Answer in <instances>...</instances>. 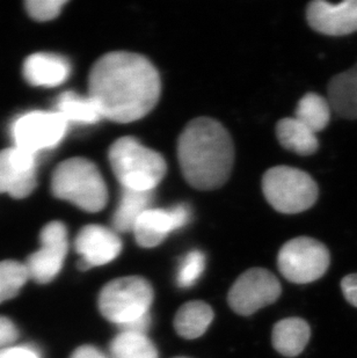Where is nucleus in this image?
Wrapping results in <instances>:
<instances>
[{"label": "nucleus", "instance_id": "f257e3e1", "mask_svg": "<svg viewBox=\"0 0 357 358\" xmlns=\"http://www.w3.org/2000/svg\"><path fill=\"white\" fill-rule=\"evenodd\" d=\"M88 90L102 117L130 123L148 115L158 103L162 85L158 71L142 55L114 51L93 65Z\"/></svg>", "mask_w": 357, "mask_h": 358}, {"label": "nucleus", "instance_id": "f03ea898", "mask_svg": "<svg viewBox=\"0 0 357 358\" xmlns=\"http://www.w3.org/2000/svg\"><path fill=\"white\" fill-rule=\"evenodd\" d=\"M178 157L182 174L190 186L200 190L216 189L227 181L232 171V139L216 120H192L178 138Z\"/></svg>", "mask_w": 357, "mask_h": 358}, {"label": "nucleus", "instance_id": "7ed1b4c3", "mask_svg": "<svg viewBox=\"0 0 357 358\" xmlns=\"http://www.w3.org/2000/svg\"><path fill=\"white\" fill-rule=\"evenodd\" d=\"M111 169L122 188L153 192L166 174L162 155L143 145L134 137H122L109 149Z\"/></svg>", "mask_w": 357, "mask_h": 358}, {"label": "nucleus", "instance_id": "20e7f679", "mask_svg": "<svg viewBox=\"0 0 357 358\" xmlns=\"http://www.w3.org/2000/svg\"><path fill=\"white\" fill-rule=\"evenodd\" d=\"M51 190L57 199L88 213H98L108 201L107 186L98 167L85 158H71L55 169Z\"/></svg>", "mask_w": 357, "mask_h": 358}, {"label": "nucleus", "instance_id": "39448f33", "mask_svg": "<svg viewBox=\"0 0 357 358\" xmlns=\"http://www.w3.org/2000/svg\"><path fill=\"white\" fill-rule=\"evenodd\" d=\"M262 190L274 209L300 213L310 209L318 199L317 183L311 176L289 166H276L263 176Z\"/></svg>", "mask_w": 357, "mask_h": 358}, {"label": "nucleus", "instance_id": "423d86ee", "mask_svg": "<svg viewBox=\"0 0 357 358\" xmlns=\"http://www.w3.org/2000/svg\"><path fill=\"white\" fill-rule=\"evenodd\" d=\"M153 287L141 276H128L111 280L99 294V310L113 324H127L150 312Z\"/></svg>", "mask_w": 357, "mask_h": 358}, {"label": "nucleus", "instance_id": "0eeeda50", "mask_svg": "<svg viewBox=\"0 0 357 358\" xmlns=\"http://www.w3.org/2000/svg\"><path fill=\"white\" fill-rule=\"evenodd\" d=\"M330 264V250L319 240L298 237L284 243L277 257V266L284 278L295 284H309L326 274Z\"/></svg>", "mask_w": 357, "mask_h": 358}, {"label": "nucleus", "instance_id": "6e6552de", "mask_svg": "<svg viewBox=\"0 0 357 358\" xmlns=\"http://www.w3.org/2000/svg\"><path fill=\"white\" fill-rule=\"evenodd\" d=\"M68 127V122L55 110H33L14 120L10 135L15 148L37 157L56 148L66 135Z\"/></svg>", "mask_w": 357, "mask_h": 358}, {"label": "nucleus", "instance_id": "1a4fd4ad", "mask_svg": "<svg viewBox=\"0 0 357 358\" xmlns=\"http://www.w3.org/2000/svg\"><path fill=\"white\" fill-rule=\"evenodd\" d=\"M282 294L280 280L265 268H252L240 275L230 289V308L240 315H251L274 304Z\"/></svg>", "mask_w": 357, "mask_h": 358}, {"label": "nucleus", "instance_id": "9d476101", "mask_svg": "<svg viewBox=\"0 0 357 358\" xmlns=\"http://www.w3.org/2000/svg\"><path fill=\"white\" fill-rule=\"evenodd\" d=\"M40 250L26 261L29 278L36 283L47 284L62 271L68 254V230L62 222H51L42 229Z\"/></svg>", "mask_w": 357, "mask_h": 358}, {"label": "nucleus", "instance_id": "9b49d317", "mask_svg": "<svg viewBox=\"0 0 357 358\" xmlns=\"http://www.w3.org/2000/svg\"><path fill=\"white\" fill-rule=\"evenodd\" d=\"M37 157L15 146L0 152V193L29 196L36 187Z\"/></svg>", "mask_w": 357, "mask_h": 358}, {"label": "nucleus", "instance_id": "f8f14e48", "mask_svg": "<svg viewBox=\"0 0 357 358\" xmlns=\"http://www.w3.org/2000/svg\"><path fill=\"white\" fill-rule=\"evenodd\" d=\"M190 215V209L186 204H176L169 209L150 208L134 227L136 241L145 248L158 246L171 232L187 225Z\"/></svg>", "mask_w": 357, "mask_h": 358}, {"label": "nucleus", "instance_id": "ddd939ff", "mask_svg": "<svg viewBox=\"0 0 357 358\" xmlns=\"http://www.w3.org/2000/svg\"><path fill=\"white\" fill-rule=\"evenodd\" d=\"M74 248L81 255L78 268L88 271L115 260L121 253L122 241L111 229L102 225H88L79 231L74 240Z\"/></svg>", "mask_w": 357, "mask_h": 358}, {"label": "nucleus", "instance_id": "4468645a", "mask_svg": "<svg viewBox=\"0 0 357 358\" xmlns=\"http://www.w3.org/2000/svg\"><path fill=\"white\" fill-rule=\"evenodd\" d=\"M307 22L311 28L327 36H344L357 31V0L332 3L316 0L309 3Z\"/></svg>", "mask_w": 357, "mask_h": 358}, {"label": "nucleus", "instance_id": "2eb2a0df", "mask_svg": "<svg viewBox=\"0 0 357 358\" xmlns=\"http://www.w3.org/2000/svg\"><path fill=\"white\" fill-rule=\"evenodd\" d=\"M22 71L28 84L40 87H56L69 78L71 65L61 55L37 52L28 56Z\"/></svg>", "mask_w": 357, "mask_h": 358}, {"label": "nucleus", "instance_id": "dca6fc26", "mask_svg": "<svg viewBox=\"0 0 357 358\" xmlns=\"http://www.w3.org/2000/svg\"><path fill=\"white\" fill-rule=\"evenodd\" d=\"M327 100L332 110L342 119L357 120V63L330 79Z\"/></svg>", "mask_w": 357, "mask_h": 358}, {"label": "nucleus", "instance_id": "f3484780", "mask_svg": "<svg viewBox=\"0 0 357 358\" xmlns=\"http://www.w3.org/2000/svg\"><path fill=\"white\" fill-rule=\"evenodd\" d=\"M310 338V324L304 319L291 317L282 319L274 326L272 342L281 355L296 357L307 348Z\"/></svg>", "mask_w": 357, "mask_h": 358}, {"label": "nucleus", "instance_id": "a211bd4d", "mask_svg": "<svg viewBox=\"0 0 357 358\" xmlns=\"http://www.w3.org/2000/svg\"><path fill=\"white\" fill-rule=\"evenodd\" d=\"M153 192L122 188L118 209L113 216V230L115 232H132L139 217L151 208Z\"/></svg>", "mask_w": 357, "mask_h": 358}, {"label": "nucleus", "instance_id": "6ab92c4d", "mask_svg": "<svg viewBox=\"0 0 357 358\" xmlns=\"http://www.w3.org/2000/svg\"><path fill=\"white\" fill-rule=\"evenodd\" d=\"M276 136L281 145L300 156H311L319 148L317 134L295 117L281 120L276 125Z\"/></svg>", "mask_w": 357, "mask_h": 358}, {"label": "nucleus", "instance_id": "aec40b11", "mask_svg": "<svg viewBox=\"0 0 357 358\" xmlns=\"http://www.w3.org/2000/svg\"><path fill=\"white\" fill-rule=\"evenodd\" d=\"M214 320L213 308L201 301L182 305L174 318V328L182 338L194 340L206 333Z\"/></svg>", "mask_w": 357, "mask_h": 358}, {"label": "nucleus", "instance_id": "412c9836", "mask_svg": "<svg viewBox=\"0 0 357 358\" xmlns=\"http://www.w3.org/2000/svg\"><path fill=\"white\" fill-rule=\"evenodd\" d=\"M55 112L62 115L69 124H95L102 119L97 102L90 95L80 96L74 92H64L58 96Z\"/></svg>", "mask_w": 357, "mask_h": 358}, {"label": "nucleus", "instance_id": "4be33fe9", "mask_svg": "<svg viewBox=\"0 0 357 358\" xmlns=\"http://www.w3.org/2000/svg\"><path fill=\"white\" fill-rule=\"evenodd\" d=\"M332 107L327 99L316 93H307L297 105L295 119L302 122L314 134L323 131L330 120Z\"/></svg>", "mask_w": 357, "mask_h": 358}, {"label": "nucleus", "instance_id": "5701e85b", "mask_svg": "<svg viewBox=\"0 0 357 358\" xmlns=\"http://www.w3.org/2000/svg\"><path fill=\"white\" fill-rule=\"evenodd\" d=\"M111 358H158L155 345L146 335L120 333L109 345Z\"/></svg>", "mask_w": 357, "mask_h": 358}, {"label": "nucleus", "instance_id": "b1692460", "mask_svg": "<svg viewBox=\"0 0 357 358\" xmlns=\"http://www.w3.org/2000/svg\"><path fill=\"white\" fill-rule=\"evenodd\" d=\"M29 280L27 268L18 261L0 262V304L15 297Z\"/></svg>", "mask_w": 357, "mask_h": 358}, {"label": "nucleus", "instance_id": "393cba45", "mask_svg": "<svg viewBox=\"0 0 357 358\" xmlns=\"http://www.w3.org/2000/svg\"><path fill=\"white\" fill-rule=\"evenodd\" d=\"M206 268V257L201 250H192L178 266L176 283L180 287H190L197 282Z\"/></svg>", "mask_w": 357, "mask_h": 358}, {"label": "nucleus", "instance_id": "a878e982", "mask_svg": "<svg viewBox=\"0 0 357 358\" xmlns=\"http://www.w3.org/2000/svg\"><path fill=\"white\" fill-rule=\"evenodd\" d=\"M65 0H28L26 10L37 21L52 20L61 13Z\"/></svg>", "mask_w": 357, "mask_h": 358}, {"label": "nucleus", "instance_id": "bb28decb", "mask_svg": "<svg viewBox=\"0 0 357 358\" xmlns=\"http://www.w3.org/2000/svg\"><path fill=\"white\" fill-rule=\"evenodd\" d=\"M18 338L19 331L15 324L6 317L0 315V350L10 348Z\"/></svg>", "mask_w": 357, "mask_h": 358}, {"label": "nucleus", "instance_id": "cd10ccee", "mask_svg": "<svg viewBox=\"0 0 357 358\" xmlns=\"http://www.w3.org/2000/svg\"><path fill=\"white\" fill-rule=\"evenodd\" d=\"M151 324V315L150 312L146 315L139 317V318L134 319V320L129 321L127 324H120L118 326L120 328L121 333H130V334L145 335L146 331L150 328Z\"/></svg>", "mask_w": 357, "mask_h": 358}, {"label": "nucleus", "instance_id": "c85d7f7f", "mask_svg": "<svg viewBox=\"0 0 357 358\" xmlns=\"http://www.w3.org/2000/svg\"><path fill=\"white\" fill-rule=\"evenodd\" d=\"M341 291L349 304L357 308V274L344 276L341 280Z\"/></svg>", "mask_w": 357, "mask_h": 358}, {"label": "nucleus", "instance_id": "c756f323", "mask_svg": "<svg viewBox=\"0 0 357 358\" xmlns=\"http://www.w3.org/2000/svg\"><path fill=\"white\" fill-rule=\"evenodd\" d=\"M0 358H40L36 352L26 347H10L0 350Z\"/></svg>", "mask_w": 357, "mask_h": 358}, {"label": "nucleus", "instance_id": "7c9ffc66", "mask_svg": "<svg viewBox=\"0 0 357 358\" xmlns=\"http://www.w3.org/2000/svg\"><path fill=\"white\" fill-rule=\"evenodd\" d=\"M70 358H108L107 356L93 345H81L74 350Z\"/></svg>", "mask_w": 357, "mask_h": 358}, {"label": "nucleus", "instance_id": "2f4dec72", "mask_svg": "<svg viewBox=\"0 0 357 358\" xmlns=\"http://www.w3.org/2000/svg\"><path fill=\"white\" fill-rule=\"evenodd\" d=\"M176 358H188V357H176Z\"/></svg>", "mask_w": 357, "mask_h": 358}]
</instances>
